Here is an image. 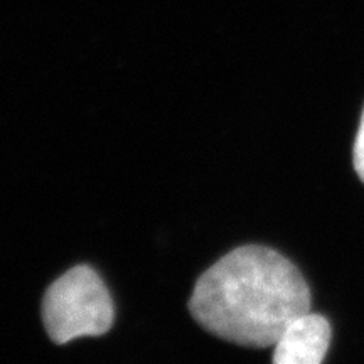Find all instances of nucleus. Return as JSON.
I'll return each instance as SVG.
<instances>
[{"label":"nucleus","instance_id":"nucleus-1","mask_svg":"<svg viewBox=\"0 0 364 364\" xmlns=\"http://www.w3.org/2000/svg\"><path fill=\"white\" fill-rule=\"evenodd\" d=\"M189 311L216 338L247 348H270L290 322L311 311V290L284 255L245 245L199 277Z\"/></svg>","mask_w":364,"mask_h":364},{"label":"nucleus","instance_id":"nucleus-2","mask_svg":"<svg viewBox=\"0 0 364 364\" xmlns=\"http://www.w3.org/2000/svg\"><path fill=\"white\" fill-rule=\"evenodd\" d=\"M43 321L49 339L66 344L85 336L107 334L115 321V306L97 270L78 265L46 290Z\"/></svg>","mask_w":364,"mask_h":364},{"label":"nucleus","instance_id":"nucleus-3","mask_svg":"<svg viewBox=\"0 0 364 364\" xmlns=\"http://www.w3.org/2000/svg\"><path fill=\"white\" fill-rule=\"evenodd\" d=\"M331 344V326L326 317L302 314L287 326L273 346V363L277 364H318L326 358Z\"/></svg>","mask_w":364,"mask_h":364},{"label":"nucleus","instance_id":"nucleus-4","mask_svg":"<svg viewBox=\"0 0 364 364\" xmlns=\"http://www.w3.org/2000/svg\"><path fill=\"white\" fill-rule=\"evenodd\" d=\"M354 169H356L359 179L364 182V110L361 117V124L356 135V142H354Z\"/></svg>","mask_w":364,"mask_h":364}]
</instances>
